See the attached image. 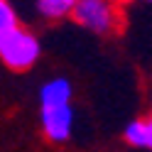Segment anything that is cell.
Instances as JSON below:
<instances>
[{
	"instance_id": "5",
	"label": "cell",
	"mask_w": 152,
	"mask_h": 152,
	"mask_svg": "<svg viewBox=\"0 0 152 152\" xmlns=\"http://www.w3.org/2000/svg\"><path fill=\"white\" fill-rule=\"evenodd\" d=\"M37 7L44 17L49 20H59V17L71 15L74 10V0H37Z\"/></svg>"
},
{
	"instance_id": "1",
	"label": "cell",
	"mask_w": 152,
	"mask_h": 152,
	"mask_svg": "<svg viewBox=\"0 0 152 152\" xmlns=\"http://www.w3.org/2000/svg\"><path fill=\"white\" fill-rule=\"evenodd\" d=\"M71 17L98 34H115L123 30L120 3L115 0H74Z\"/></svg>"
},
{
	"instance_id": "2",
	"label": "cell",
	"mask_w": 152,
	"mask_h": 152,
	"mask_svg": "<svg viewBox=\"0 0 152 152\" xmlns=\"http://www.w3.org/2000/svg\"><path fill=\"white\" fill-rule=\"evenodd\" d=\"M0 59L12 71H27L39 59V42L30 30L17 25L0 39Z\"/></svg>"
},
{
	"instance_id": "9",
	"label": "cell",
	"mask_w": 152,
	"mask_h": 152,
	"mask_svg": "<svg viewBox=\"0 0 152 152\" xmlns=\"http://www.w3.org/2000/svg\"><path fill=\"white\" fill-rule=\"evenodd\" d=\"M115 3H130V0H115Z\"/></svg>"
},
{
	"instance_id": "7",
	"label": "cell",
	"mask_w": 152,
	"mask_h": 152,
	"mask_svg": "<svg viewBox=\"0 0 152 152\" xmlns=\"http://www.w3.org/2000/svg\"><path fill=\"white\" fill-rule=\"evenodd\" d=\"M12 27H17V20H15V12L7 0H0V39L12 30Z\"/></svg>"
},
{
	"instance_id": "3",
	"label": "cell",
	"mask_w": 152,
	"mask_h": 152,
	"mask_svg": "<svg viewBox=\"0 0 152 152\" xmlns=\"http://www.w3.org/2000/svg\"><path fill=\"white\" fill-rule=\"evenodd\" d=\"M42 128L44 135L52 142H64L69 140L71 128H74V115L69 106H54V108H42Z\"/></svg>"
},
{
	"instance_id": "4",
	"label": "cell",
	"mask_w": 152,
	"mask_h": 152,
	"mask_svg": "<svg viewBox=\"0 0 152 152\" xmlns=\"http://www.w3.org/2000/svg\"><path fill=\"white\" fill-rule=\"evenodd\" d=\"M69 98H71V86L66 79H54L42 88V108L69 106Z\"/></svg>"
},
{
	"instance_id": "8",
	"label": "cell",
	"mask_w": 152,
	"mask_h": 152,
	"mask_svg": "<svg viewBox=\"0 0 152 152\" xmlns=\"http://www.w3.org/2000/svg\"><path fill=\"white\" fill-rule=\"evenodd\" d=\"M145 125H147V147L152 150V115L145 120Z\"/></svg>"
},
{
	"instance_id": "6",
	"label": "cell",
	"mask_w": 152,
	"mask_h": 152,
	"mask_svg": "<svg viewBox=\"0 0 152 152\" xmlns=\"http://www.w3.org/2000/svg\"><path fill=\"white\" fill-rule=\"evenodd\" d=\"M125 140L135 147H147V125L145 120H132L125 128Z\"/></svg>"
}]
</instances>
